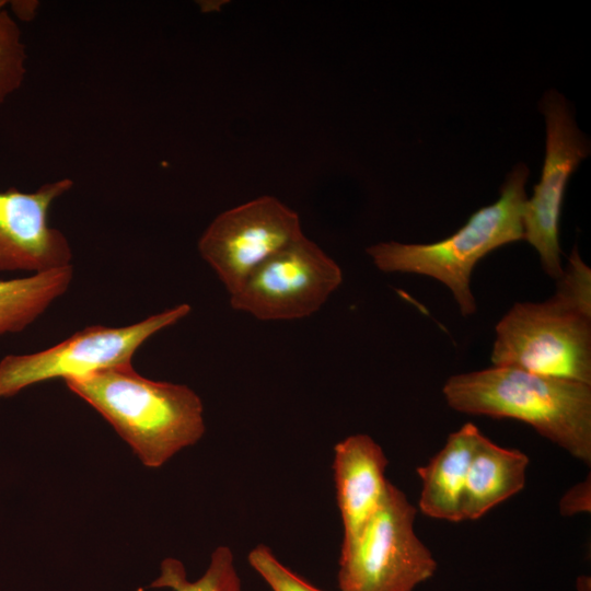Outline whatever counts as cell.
<instances>
[{
  "mask_svg": "<svg viewBox=\"0 0 591 591\" xmlns=\"http://www.w3.org/2000/svg\"><path fill=\"white\" fill-rule=\"evenodd\" d=\"M39 1L37 0H11L7 2L8 10L13 19L18 22H32L39 9Z\"/></svg>",
  "mask_w": 591,
  "mask_h": 591,
  "instance_id": "19",
  "label": "cell"
},
{
  "mask_svg": "<svg viewBox=\"0 0 591 591\" xmlns=\"http://www.w3.org/2000/svg\"><path fill=\"white\" fill-rule=\"evenodd\" d=\"M529 457L486 438L477 439L465 483L462 519L476 520L525 485Z\"/></svg>",
  "mask_w": 591,
  "mask_h": 591,
  "instance_id": "13",
  "label": "cell"
},
{
  "mask_svg": "<svg viewBox=\"0 0 591 591\" xmlns=\"http://www.w3.org/2000/svg\"><path fill=\"white\" fill-rule=\"evenodd\" d=\"M190 311L189 304L182 303L127 326L91 325L47 349L4 356L0 360V397L14 396L45 381L83 379L104 369L131 363L135 352L151 336L174 325Z\"/></svg>",
  "mask_w": 591,
  "mask_h": 591,
  "instance_id": "6",
  "label": "cell"
},
{
  "mask_svg": "<svg viewBox=\"0 0 591 591\" xmlns=\"http://www.w3.org/2000/svg\"><path fill=\"white\" fill-rule=\"evenodd\" d=\"M150 587L173 591H241V580L232 551L228 546H218L211 554L207 570L196 581L187 579L182 561L165 558L161 563L159 577Z\"/></svg>",
  "mask_w": 591,
  "mask_h": 591,
  "instance_id": "15",
  "label": "cell"
},
{
  "mask_svg": "<svg viewBox=\"0 0 591 591\" xmlns=\"http://www.w3.org/2000/svg\"><path fill=\"white\" fill-rule=\"evenodd\" d=\"M299 215L274 196H260L218 215L198 252L230 294L267 258L303 237Z\"/></svg>",
  "mask_w": 591,
  "mask_h": 591,
  "instance_id": "8",
  "label": "cell"
},
{
  "mask_svg": "<svg viewBox=\"0 0 591 591\" xmlns=\"http://www.w3.org/2000/svg\"><path fill=\"white\" fill-rule=\"evenodd\" d=\"M493 366L591 384V306L556 289L544 302H517L496 325Z\"/></svg>",
  "mask_w": 591,
  "mask_h": 591,
  "instance_id": "4",
  "label": "cell"
},
{
  "mask_svg": "<svg viewBox=\"0 0 591 591\" xmlns=\"http://www.w3.org/2000/svg\"><path fill=\"white\" fill-rule=\"evenodd\" d=\"M541 109L546 120V153L541 179L525 200L522 222L524 239L537 251L544 271L557 280L564 269L558 236L564 194L590 146L561 94L547 92Z\"/></svg>",
  "mask_w": 591,
  "mask_h": 591,
  "instance_id": "9",
  "label": "cell"
},
{
  "mask_svg": "<svg viewBox=\"0 0 591 591\" xmlns=\"http://www.w3.org/2000/svg\"><path fill=\"white\" fill-rule=\"evenodd\" d=\"M529 170L520 163L509 173L497 201L478 209L449 237L429 244L380 242L367 248L385 273L431 277L447 286L463 315L474 314L472 271L479 259L502 245L524 239L523 208Z\"/></svg>",
  "mask_w": 591,
  "mask_h": 591,
  "instance_id": "3",
  "label": "cell"
},
{
  "mask_svg": "<svg viewBox=\"0 0 591 591\" xmlns=\"http://www.w3.org/2000/svg\"><path fill=\"white\" fill-rule=\"evenodd\" d=\"M442 393L457 412L523 421L591 462V384L493 366L450 376Z\"/></svg>",
  "mask_w": 591,
  "mask_h": 591,
  "instance_id": "2",
  "label": "cell"
},
{
  "mask_svg": "<svg viewBox=\"0 0 591 591\" xmlns=\"http://www.w3.org/2000/svg\"><path fill=\"white\" fill-rule=\"evenodd\" d=\"M591 509L590 477L568 489L559 500V512L564 517H572Z\"/></svg>",
  "mask_w": 591,
  "mask_h": 591,
  "instance_id": "18",
  "label": "cell"
},
{
  "mask_svg": "<svg viewBox=\"0 0 591 591\" xmlns=\"http://www.w3.org/2000/svg\"><path fill=\"white\" fill-rule=\"evenodd\" d=\"M341 281L338 264L304 235L258 265L230 303L262 321L298 320L318 311Z\"/></svg>",
  "mask_w": 591,
  "mask_h": 591,
  "instance_id": "7",
  "label": "cell"
},
{
  "mask_svg": "<svg viewBox=\"0 0 591 591\" xmlns=\"http://www.w3.org/2000/svg\"><path fill=\"white\" fill-rule=\"evenodd\" d=\"M247 560L273 591H323L281 564L264 544L255 546Z\"/></svg>",
  "mask_w": 591,
  "mask_h": 591,
  "instance_id": "17",
  "label": "cell"
},
{
  "mask_svg": "<svg viewBox=\"0 0 591 591\" xmlns=\"http://www.w3.org/2000/svg\"><path fill=\"white\" fill-rule=\"evenodd\" d=\"M73 186L65 177L47 182L34 192L16 187L0 190V270L40 273L71 265L66 235L49 224L56 199Z\"/></svg>",
  "mask_w": 591,
  "mask_h": 591,
  "instance_id": "10",
  "label": "cell"
},
{
  "mask_svg": "<svg viewBox=\"0 0 591 591\" xmlns=\"http://www.w3.org/2000/svg\"><path fill=\"white\" fill-rule=\"evenodd\" d=\"M416 513L406 495L390 483L378 511L340 546V591H414L433 576L437 561L416 535Z\"/></svg>",
  "mask_w": 591,
  "mask_h": 591,
  "instance_id": "5",
  "label": "cell"
},
{
  "mask_svg": "<svg viewBox=\"0 0 591 591\" xmlns=\"http://www.w3.org/2000/svg\"><path fill=\"white\" fill-rule=\"evenodd\" d=\"M72 279V265L0 279V336L24 331L68 290Z\"/></svg>",
  "mask_w": 591,
  "mask_h": 591,
  "instance_id": "14",
  "label": "cell"
},
{
  "mask_svg": "<svg viewBox=\"0 0 591 591\" xmlns=\"http://www.w3.org/2000/svg\"><path fill=\"white\" fill-rule=\"evenodd\" d=\"M387 459L368 434H352L334 447L333 472L343 522V543L352 541L381 507L390 482Z\"/></svg>",
  "mask_w": 591,
  "mask_h": 591,
  "instance_id": "11",
  "label": "cell"
},
{
  "mask_svg": "<svg viewBox=\"0 0 591 591\" xmlns=\"http://www.w3.org/2000/svg\"><path fill=\"white\" fill-rule=\"evenodd\" d=\"M65 382L112 425L147 467L162 466L205 433L204 406L195 391L144 378L131 363Z\"/></svg>",
  "mask_w": 591,
  "mask_h": 591,
  "instance_id": "1",
  "label": "cell"
},
{
  "mask_svg": "<svg viewBox=\"0 0 591 591\" xmlns=\"http://www.w3.org/2000/svg\"><path fill=\"white\" fill-rule=\"evenodd\" d=\"M480 431L473 422L449 434L443 448L417 468L420 511L430 518L461 522L466 477Z\"/></svg>",
  "mask_w": 591,
  "mask_h": 591,
  "instance_id": "12",
  "label": "cell"
},
{
  "mask_svg": "<svg viewBox=\"0 0 591 591\" xmlns=\"http://www.w3.org/2000/svg\"><path fill=\"white\" fill-rule=\"evenodd\" d=\"M7 2L0 0V104L22 86L27 72L22 31Z\"/></svg>",
  "mask_w": 591,
  "mask_h": 591,
  "instance_id": "16",
  "label": "cell"
}]
</instances>
